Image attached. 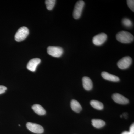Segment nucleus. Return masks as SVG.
Segmentation results:
<instances>
[{"instance_id":"f257e3e1","label":"nucleus","mask_w":134,"mask_h":134,"mask_svg":"<svg viewBox=\"0 0 134 134\" xmlns=\"http://www.w3.org/2000/svg\"><path fill=\"white\" fill-rule=\"evenodd\" d=\"M116 39L120 43L128 44L132 43L134 40V36L127 31H121L117 34Z\"/></svg>"},{"instance_id":"f03ea898","label":"nucleus","mask_w":134,"mask_h":134,"mask_svg":"<svg viewBox=\"0 0 134 134\" xmlns=\"http://www.w3.org/2000/svg\"><path fill=\"white\" fill-rule=\"evenodd\" d=\"M29 33V30L27 27H21L18 29L15 35V40L18 42L23 41L27 37Z\"/></svg>"},{"instance_id":"7ed1b4c3","label":"nucleus","mask_w":134,"mask_h":134,"mask_svg":"<svg viewBox=\"0 0 134 134\" xmlns=\"http://www.w3.org/2000/svg\"><path fill=\"white\" fill-rule=\"evenodd\" d=\"M84 6L85 2L83 1H79L76 3L73 14L75 19H78L81 17Z\"/></svg>"},{"instance_id":"20e7f679","label":"nucleus","mask_w":134,"mask_h":134,"mask_svg":"<svg viewBox=\"0 0 134 134\" xmlns=\"http://www.w3.org/2000/svg\"><path fill=\"white\" fill-rule=\"evenodd\" d=\"M47 52L49 55L53 57L59 58L63 54V50L60 47L50 46L47 48Z\"/></svg>"},{"instance_id":"39448f33","label":"nucleus","mask_w":134,"mask_h":134,"mask_svg":"<svg viewBox=\"0 0 134 134\" xmlns=\"http://www.w3.org/2000/svg\"><path fill=\"white\" fill-rule=\"evenodd\" d=\"M132 62V60L131 57L126 56L119 60L117 62V65L120 69H126L129 68Z\"/></svg>"},{"instance_id":"423d86ee","label":"nucleus","mask_w":134,"mask_h":134,"mask_svg":"<svg viewBox=\"0 0 134 134\" xmlns=\"http://www.w3.org/2000/svg\"><path fill=\"white\" fill-rule=\"evenodd\" d=\"M27 129L31 132L36 134H41L44 132L43 127L41 125L36 123L28 122L26 124Z\"/></svg>"},{"instance_id":"0eeeda50","label":"nucleus","mask_w":134,"mask_h":134,"mask_svg":"<svg viewBox=\"0 0 134 134\" xmlns=\"http://www.w3.org/2000/svg\"><path fill=\"white\" fill-rule=\"evenodd\" d=\"M107 38V36L106 34H99L93 37L92 42L95 45L100 46L105 42Z\"/></svg>"},{"instance_id":"6e6552de","label":"nucleus","mask_w":134,"mask_h":134,"mask_svg":"<svg viewBox=\"0 0 134 134\" xmlns=\"http://www.w3.org/2000/svg\"><path fill=\"white\" fill-rule=\"evenodd\" d=\"M112 98L115 103L120 104H126L129 103V100L127 98L119 93L113 94Z\"/></svg>"},{"instance_id":"1a4fd4ad","label":"nucleus","mask_w":134,"mask_h":134,"mask_svg":"<svg viewBox=\"0 0 134 134\" xmlns=\"http://www.w3.org/2000/svg\"><path fill=\"white\" fill-rule=\"evenodd\" d=\"M40 62L41 60L39 58H36L32 59L27 64V68L31 72H35L37 67Z\"/></svg>"},{"instance_id":"9d476101","label":"nucleus","mask_w":134,"mask_h":134,"mask_svg":"<svg viewBox=\"0 0 134 134\" xmlns=\"http://www.w3.org/2000/svg\"><path fill=\"white\" fill-rule=\"evenodd\" d=\"M83 86L84 88L87 91H90L93 88V83L90 78L88 77L85 76L83 77Z\"/></svg>"},{"instance_id":"9b49d317","label":"nucleus","mask_w":134,"mask_h":134,"mask_svg":"<svg viewBox=\"0 0 134 134\" xmlns=\"http://www.w3.org/2000/svg\"><path fill=\"white\" fill-rule=\"evenodd\" d=\"M101 76L104 79L111 81L117 82L119 81H120L119 78L118 77L107 72H102L101 73Z\"/></svg>"},{"instance_id":"f8f14e48","label":"nucleus","mask_w":134,"mask_h":134,"mask_svg":"<svg viewBox=\"0 0 134 134\" xmlns=\"http://www.w3.org/2000/svg\"><path fill=\"white\" fill-rule=\"evenodd\" d=\"M32 110L37 114L40 115H45L46 113V111L43 107L40 105L34 104L32 107Z\"/></svg>"},{"instance_id":"ddd939ff","label":"nucleus","mask_w":134,"mask_h":134,"mask_svg":"<svg viewBox=\"0 0 134 134\" xmlns=\"http://www.w3.org/2000/svg\"><path fill=\"white\" fill-rule=\"evenodd\" d=\"M70 106L72 110L75 112L79 113L82 110V107L80 103L75 99L72 100L70 103Z\"/></svg>"},{"instance_id":"4468645a","label":"nucleus","mask_w":134,"mask_h":134,"mask_svg":"<svg viewBox=\"0 0 134 134\" xmlns=\"http://www.w3.org/2000/svg\"><path fill=\"white\" fill-rule=\"evenodd\" d=\"M92 124L93 127L99 129L104 127L105 125V122L103 120L94 119L92 120Z\"/></svg>"},{"instance_id":"2eb2a0df","label":"nucleus","mask_w":134,"mask_h":134,"mask_svg":"<svg viewBox=\"0 0 134 134\" xmlns=\"http://www.w3.org/2000/svg\"><path fill=\"white\" fill-rule=\"evenodd\" d=\"M91 105L95 109L98 110H102L104 108L103 103L98 100H92L90 102Z\"/></svg>"},{"instance_id":"dca6fc26","label":"nucleus","mask_w":134,"mask_h":134,"mask_svg":"<svg viewBox=\"0 0 134 134\" xmlns=\"http://www.w3.org/2000/svg\"><path fill=\"white\" fill-rule=\"evenodd\" d=\"M56 1L55 0H46L45 1L47 9L49 10H52L55 5Z\"/></svg>"},{"instance_id":"f3484780","label":"nucleus","mask_w":134,"mask_h":134,"mask_svg":"<svg viewBox=\"0 0 134 134\" xmlns=\"http://www.w3.org/2000/svg\"><path fill=\"white\" fill-rule=\"evenodd\" d=\"M122 23L124 26L127 28L132 27L133 25L132 21L127 18H124L122 19Z\"/></svg>"},{"instance_id":"a211bd4d","label":"nucleus","mask_w":134,"mask_h":134,"mask_svg":"<svg viewBox=\"0 0 134 134\" xmlns=\"http://www.w3.org/2000/svg\"><path fill=\"white\" fill-rule=\"evenodd\" d=\"M128 6L131 10L134 12V1L133 0H127V1Z\"/></svg>"},{"instance_id":"6ab92c4d","label":"nucleus","mask_w":134,"mask_h":134,"mask_svg":"<svg viewBox=\"0 0 134 134\" xmlns=\"http://www.w3.org/2000/svg\"><path fill=\"white\" fill-rule=\"evenodd\" d=\"M7 88L3 85H0V94L5 93L7 90Z\"/></svg>"},{"instance_id":"aec40b11","label":"nucleus","mask_w":134,"mask_h":134,"mask_svg":"<svg viewBox=\"0 0 134 134\" xmlns=\"http://www.w3.org/2000/svg\"><path fill=\"white\" fill-rule=\"evenodd\" d=\"M130 134H134V123L132 124L130 126L129 129V132Z\"/></svg>"},{"instance_id":"412c9836","label":"nucleus","mask_w":134,"mask_h":134,"mask_svg":"<svg viewBox=\"0 0 134 134\" xmlns=\"http://www.w3.org/2000/svg\"><path fill=\"white\" fill-rule=\"evenodd\" d=\"M121 134H130V133L129 132H128V131H125V132H122V133Z\"/></svg>"}]
</instances>
